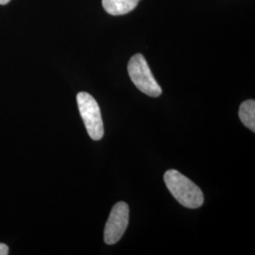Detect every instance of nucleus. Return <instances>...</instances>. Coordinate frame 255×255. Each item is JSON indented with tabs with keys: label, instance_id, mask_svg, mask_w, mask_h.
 Listing matches in <instances>:
<instances>
[{
	"label": "nucleus",
	"instance_id": "nucleus-1",
	"mask_svg": "<svg viewBox=\"0 0 255 255\" xmlns=\"http://www.w3.org/2000/svg\"><path fill=\"white\" fill-rule=\"evenodd\" d=\"M164 180L168 190L182 206L197 209L203 204L204 196L201 188L178 170H167Z\"/></svg>",
	"mask_w": 255,
	"mask_h": 255
},
{
	"label": "nucleus",
	"instance_id": "nucleus-2",
	"mask_svg": "<svg viewBox=\"0 0 255 255\" xmlns=\"http://www.w3.org/2000/svg\"><path fill=\"white\" fill-rule=\"evenodd\" d=\"M128 72L130 80L142 93L152 98L162 95V88L156 82L143 55L137 53L130 58L128 64Z\"/></svg>",
	"mask_w": 255,
	"mask_h": 255
},
{
	"label": "nucleus",
	"instance_id": "nucleus-3",
	"mask_svg": "<svg viewBox=\"0 0 255 255\" xmlns=\"http://www.w3.org/2000/svg\"><path fill=\"white\" fill-rule=\"evenodd\" d=\"M77 102L89 136L95 141L101 140L104 135V126L98 102L86 92H80L77 95Z\"/></svg>",
	"mask_w": 255,
	"mask_h": 255
},
{
	"label": "nucleus",
	"instance_id": "nucleus-4",
	"mask_svg": "<svg viewBox=\"0 0 255 255\" xmlns=\"http://www.w3.org/2000/svg\"><path fill=\"white\" fill-rule=\"evenodd\" d=\"M129 209L126 202H118L111 211L109 219L104 229V241L108 245L117 244L123 235L128 224Z\"/></svg>",
	"mask_w": 255,
	"mask_h": 255
},
{
	"label": "nucleus",
	"instance_id": "nucleus-5",
	"mask_svg": "<svg viewBox=\"0 0 255 255\" xmlns=\"http://www.w3.org/2000/svg\"><path fill=\"white\" fill-rule=\"evenodd\" d=\"M140 0H102V6L111 15H124L136 8Z\"/></svg>",
	"mask_w": 255,
	"mask_h": 255
},
{
	"label": "nucleus",
	"instance_id": "nucleus-6",
	"mask_svg": "<svg viewBox=\"0 0 255 255\" xmlns=\"http://www.w3.org/2000/svg\"><path fill=\"white\" fill-rule=\"evenodd\" d=\"M239 119L241 122L250 128L253 132L255 131V101L249 100L244 101L239 108Z\"/></svg>",
	"mask_w": 255,
	"mask_h": 255
},
{
	"label": "nucleus",
	"instance_id": "nucleus-7",
	"mask_svg": "<svg viewBox=\"0 0 255 255\" xmlns=\"http://www.w3.org/2000/svg\"><path fill=\"white\" fill-rule=\"evenodd\" d=\"M9 255V247L6 244L0 243V255Z\"/></svg>",
	"mask_w": 255,
	"mask_h": 255
},
{
	"label": "nucleus",
	"instance_id": "nucleus-8",
	"mask_svg": "<svg viewBox=\"0 0 255 255\" xmlns=\"http://www.w3.org/2000/svg\"><path fill=\"white\" fill-rule=\"evenodd\" d=\"M10 0H0V4L1 5H5V4H7V3H9Z\"/></svg>",
	"mask_w": 255,
	"mask_h": 255
}]
</instances>
